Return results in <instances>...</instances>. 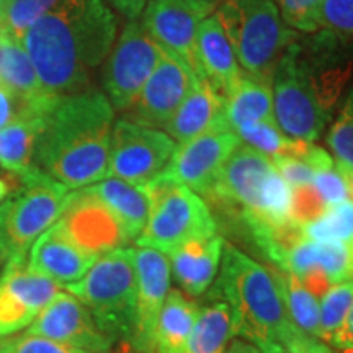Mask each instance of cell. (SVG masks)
<instances>
[{"label":"cell","instance_id":"cell-1","mask_svg":"<svg viewBox=\"0 0 353 353\" xmlns=\"http://www.w3.org/2000/svg\"><path fill=\"white\" fill-rule=\"evenodd\" d=\"M118 20L105 0H59L34 21L21 44L48 95L90 88L95 70L112 51Z\"/></svg>","mask_w":353,"mask_h":353},{"label":"cell","instance_id":"cell-2","mask_svg":"<svg viewBox=\"0 0 353 353\" xmlns=\"http://www.w3.org/2000/svg\"><path fill=\"white\" fill-rule=\"evenodd\" d=\"M114 110L103 92L90 87L56 95L43 113L34 165L69 190L108 176Z\"/></svg>","mask_w":353,"mask_h":353},{"label":"cell","instance_id":"cell-3","mask_svg":"<svg viewBox=\"0 0 353 353\" xmlns=\"http://www.w3.org/2000/svg\"><path fill=\"white\" fill-rule=\"evenodd\" d=\"M214 294L229 307L236 337L260 353H291L306 337L286 311L270 268L224 241Z\"/></svg>","mask_w":353,"mask_h":353},{"label":"cell","instance_id":"cell-4","mask_svg":"<svg viewBox=\"0 0 353 353\" xmlns=\"http://www.w3.org/2000/svg\"><path fill=\"white\" fill-rule=\"evenodd\" d=\"M203 200L236 218L252 239L293 224L290 185L278 174L270 157L242 143Z\"/></svg>","mask_w":353,"mask_h":353},{"label":"cell","instance_id":"cell-5","mask_svg":"<svg viewBox=\"0 0 353 353\" xmlns=\"http://www.w3.org/2000/svg\"><path fill=\"white\" fill-rule=\"evenodd\" d=\"M114 342H131L136 330L134 249L101 255L81 280L64 285Z\"/></svg>","mask_w":353,"mask_h":353},{"label":"cell","instance_id":"cell-6","mask_svg":"<svg viewBox=\"0 0 353 353\" xmlns=\"http://www.w3.org/2000/svg\"><path fill=\"white\" fill-rule=\"evenodd\" d=\"M214 15L244 72L272 82L278 61L296 33L281 19L276 3L224 0Z\"/></svg>","mask_w":353,"mask_h":353},{"label":"cell","instance_id":"cell-7","mask_svg":"<svg viewBox=\"0 0 353 353\" xmlns=\"http://www.w3.org/2000/svg\"><path fill=\"white\" fill-rule=\"evenodd\" d=\"M144 187L151 211L136 239L138 247H151L167 255L190 241L218 234V223L208 203L193 190L161 175Z\"/></svg>","mask_w":353,"mask_h":353},{"label":"cell","instance_id":"cell-8","mask_svg":"<svg viewBox=\"0 0 353 353\" xmlns=\"http://www.w3.org/2000/svg\"><path fill=\"white\" fill-rule=\"evenodd\" d=\"M6 201L0 203V254L3 260L26 255L34 241L52 226L64 208L69 188L41 170H34Z\"/></svg>","mask_w":353,"mask_h":353},{"label":"cell","instance_id":"cell-9","mask_svg":"<svg viewBox=\"0 0 353 353\" xmlns=\"http://www.w3.org/2000/svg\"><path fill=\"white\" fill-rule=\"evenodd\" d=\"M273 113L278 128L291 139L314 143L330 123L332 112L324 107L314 85L299 64L291 41L272 76Z\"/></svg>","mask_w":353,"mask_h":353},{"label":"cell","instance_id":"cell-10","mask_svg":"<svg viewBox=\"0 0 353 353\" xmlns=\"http://www.w3.org/2000/svg\"><path fill=\"white\" fill-rule=\"evenodd\" d=\"M164 52L139 19L128 20L101 69L103 94L114 112L126 113L134 105Z\"/></svg>","mask_w":353,"mask_h":353},{"label":"cell","instance_id":"cell-11","mask_svg":"<svg viewBox=\"0 0 353 353\" xmlns=\"http://www.w3.org/2000/svg\"><path fill=\"white\" fill-rule=\"evenodd\" d=\"M176 145L165 131L120 118L113 125L108 176L144 187L165 169Z\"/></svg>","mask_w":353,"mask_h":353},{"label":"cell","instance_id":"cell-12","mask_svg":"<svg viewBox=\"0 0 353 353\" xmlns=\"http://www.w3.org/2000/svg\"><path fill=\"white\" fill-rule=\"evenodd\" d=\"M216 2L210 0H151L139 20L162 50L180 57L198 79H205L196 52V33ZM206 81V79H205Z\"/></svg>","mask_w":353,"mask_h":353},{"label":"cell","instance_id":"cell-13","mask_svg":"<svg viewBox=\"0 0 353 353\" xmlns=\"http://www.w3.org/2000/svg\"><path fill=\"white\" fill-rule=\"evenodd\" d=\"M63 285L28 267L26 255H15L0 272V337H8L37 319Z\"/></svg>","mask_w":353,"mask_h":353},{"label":"cell","instance_id":"cell-14","mask_svg":"<svg viewBox=\"0 0 353 353\" xmlns=\"http://www.w3.org/2000/svg\"><path fill=\"white\" fill-rule=\"evenodd\" d=\"M239 145L241 139L234 131L206 132L176 145L169 164L159 175L182 183L205 198L213 190L221 169Z\"/></svg>","mask_w":353,"mask_h":353},{"label":"cell","instance_id":"cell-15","mask_svg":"<svg viewBox=\"0 0 353 353\" xmlns=\"http://www.w3.org/2000/svg\"><path fill=\"white\" fill-rule=\"evenodd\" d=\"M56 224L79 247L97 257L131 242L112 211L87 187L69 193Z\"/></svg>","mask_w":353,"mask_h":353},{"label":"cell","instance_id":"cell-16","mask_svg":"<svg viewBox=\"0 0 353 353\" xmlns=\"http://www.w3.org/2000/svg\"><path fill=\"white\" fill-rule=\"evenodd\" d=\"M196 81L195 72L180 57L165 51L138 100L123 118L148 128L164 130Z\"/></svg>","mask_w":353,"mask_h":353},{"label":"cell","instance_id":"cell-17","mask_svg":"<svg viewBox=\"0 0 353 353\" xmlns=\"http://www.w3.org/2000/svg\"><path fill=\"white\" fill-rule=\"evenodd\" d=\"M26 332L88 353H110L117 345V342L99 327L90 311L68 291H59L30 324Z\"/></svg>","mask_w":353,"mask_h":353},{"label":"cell","instance_id":"cell-18","mask_svg":"<svg viewBox=\"0 0 353 353\" xmlns=\"http://www.w3.org/2000/svg\"><path fill=\"white\" fill-rule=\"evenodd\" d=\"M136 267V330L131 345L152 352L156 321L170 291V262L164 252L151 247L134 249Z\"/></svg>","mask_w":353,"mask_h":353},{"label":"cell","instance_id":"cell-19","mask_svg":"<svg viewBox=\"0 0 353 353\" xmlns=\"http://www.w3.org/2000/svg\"><path fill=\"white\" fill-rule=\"evenodd\" d=\"M99 259L79 247L54 223L34 241L30 249L28 267L64 286L81 280Z\"/></svg>","mask_w":353,"mask_h":353},{"label":"cell","instance_id":"cell-20","mask_svg":"<svg viewBox=\"0 0 353 353\" xmlns=\"http://www.w3.org/2000/svg\"><path fill=\"white\" fill-rule=\"evenodd\" d=\"M176 144L188 143L213 131H232L226 114V99L205 79H198L164 128Z\"/></svg>","mask_w":353,"mask_h":353},{"label":"cell","instance_id":"cell-21","mask_svg":"<svg viewBox=\"0 0 353 353\" xmlns=\"http://www.w3.org/2000/svg\"><path fill=\"white\" fill-rule=\"evenodd\" d=\"M224 239L216 236L190 241L167 254L176 283L190 296L198 298L214 283L221 267Z\"/></svg>","mask_w":353,"mask_h":353},{"label":"cell","instance_id":"cell-22","mask_svg":"<svg viewBox=\"0 0 353 353\" xmlns=\"http://www.w3.org/2000/svg\"><path fill=\"white\" fill-rule=\"evenodd\" d=\"M196 52L203 77L224 99H228L236 90L242 77V70L216 15L206 17L201 21L196 33Z\"/></svg>","mask_w":353,"mask_h":353},{"label":"cell","instance_id":"cell-23","mask_svg":"<svg viewBox=\"0 0 353 353\" xmlns=\"http://www.w3.org/2000/svg\"><path fill=\"white\" fill-rule=\"evenodd\" d=\"M87 188L112 211L128 239L131 242L138 239L151 211V200L145 187L107 176Z\"/></svg>","mask_w":353,"mask_h":353},{"label":"cell","instance_id":"cell-24","mask_svg":"<svg viewBox=\"0 0 353 353\" xmlns=\"http://www.w3.org/2000/svg\"><path fill=\"white\" fill-rule=\"evenodd\" d=\"M200 307L195 301L185 298L182 291L170 288L154 327L152 352L183 353Z\"/></svg>","mask_w":353,"mask_h":353},{"label":"cell","instance_id":"cell-25","mask_svg":"<svg viewBox=\"0 0 353 353\" xmlns=\"http://www.w3.org/2000/svg\"><path fill=\"white\" fill-rule=\"evenodd\" d=\"M0 83L26 101L38 103L46 97L23 44L0 28Z\"/></svg>","mask_w":353,"mask_h":353},{"label":"cell","instance_id":"cell-26","mask_svg":"<svg viewBox=\"0 0 353 353\" xmlns=\"http://www.w3.org/2000/svg\"><path fill=\"white\" fill-rule=\"evenodd\" d=\"M43 114L25 118L0 130V165L8 175L25 179L38 167L34 165V151Z\"/></svg>","mask_w":353,"mask_h":353},{"label":"cell","instance_id":"cell-27","mask_svg":"<svg viewBox=\"0 0 353 353\" xmlns=\"http://www.w3.org/2000/svg\"><path fill=\"white\" fill-rule=\"evenodd\" d=\"M226 114L232 131L250 123L275 120L272 82L262 81L242 70L236 90L226 99Z\"/></svg>","mask_w":353,"mask_h":353},{"label":"cell","instance_id":"cell-28","mask_svg":"<svg viewBox=\"0 0 353 353\" xmlns=\"http://www.w3.org/2000/svg\"><path fill=\"white\" fill-rule=\"evenodd\" d=\"M236 337L229 307L219 299L200 307L183 353H226Z\"/></svg>","mask_w":353,"mask_h":353},{"label":"cell","instance_id":"cell-29","mask_svg":"<svg viewBox=\"0 0 353 353\" xmlns=\"http://www.w3.org/2000/svg\"><path fill=\"white\" fill-rule=\"evenodd\" d=\"M270 270L293 324L307 337L319 339V298L314 296L293 273L280 270V268L278 270L270 268Z\"/></svg>","mask_w":353,"mask_h":353},{"label":"cell","instance_id":"cell-30","mask_svg":"<svg viewBox=\"0 0 353 353\" xmlns=\"http://www.w3.org/2000/svg\"><path fill=\"white\" fill-rule=\"evenodd\" d=\"M234 132L239 136L241 143L257 149L259 152L265 154L270 159L280 156L306 159L309 149L312 145V143H306V141L288 138L278 128L275 120L250 123V125L237 128Z\"/></svg>","mask_w":353,"mask_h":353},{"label":"cell","instance_id":"cell-31","mask_svg":"<svg viewBox=\"0 0 353 353\" xmlns=\"http://www.w3.org/2000/svg\"><path fill=\"white\" fill-rule=\"evenodd\" d=\"M304 239L316 242H353V200L329 206L319 218L299 226Z\"/></svg>","mask_w":353,"mask_h":353},{"label":"cell","instance_id":"cell-32","mask_svg":"<svg viewBox=\"0 0 353 353\" xmlns=\"http://www.w3.org/2000/svg\"><path fill=\"white\" fill-rule=\"evenodd\" d=\"M353 304V281L334 285L319 299L321 322L319 341L329 343L334 334L342 327Z\"/></svg>","mask_w":353,"mask_h":353},{"label":"cell","instance_id":"cell-33","mask_svg":"<svg viewBox=\"0 0 353 353\" xmlns=\"http://www.w3.org/2000/svg\"><path fill=\"white\" fill-rule=\"evenodd\" d=\"M59 0H3L0 8V28L21 41L34 21L51 12Z\"/></svg>","mask_w":353,"mask_h":353},{"label":"cell","instance_id":"cell-34","mask_svg":"<svg viewBox=\"0 0 353 353\" xmlns=\"http://www.w3.org/2000/svg\"><path fill=\"white\" fill-rule=\"evenodd\" d=\"M327 145L337 164L353 169V85L330 126Z\"/></svg>","mask_w":353,"mask_h":353},{"label":"cell","instance_id":"cell-35","mask_svg":"<svg viewBox=\"0 0 353 353\" xmlns=\"http://www.w3.org/2000/svg\"><path fill=\"white\" fill-rule=\"evenodd\" d=\"M54 97L56 95H50L43 101L32 103V101H26L21 97L13 94L3 83H0V130L15 121L25 120V118L43 114L50 108Z\"/></svg>","mask_w":353,"mask_h":353},{"label":"cell","instance_id":"cell-36","mask_svg":"<svg viewBox=\"0 0 353 353\" xmlns=\"http://www.w3.org/2000/svg\"><path fill=\"white\" fill-rule=\"evenodd\" d=\"M324 0H278L281 19L291 30L301 33H316L317 17Z\"/></svg>","mask_w":353,"mask_h":353},{"label":"cell","instance_id":"cell-37","mask_svg":"<svg viewBox=\"0 0 353 353\" xmlns=\"http://www.w3.org/2000/svg\"><path fill=\"white\" fill-rule=\"evenodd\" d=\"M317 28L353 39V0H324Z\"/></svg>","mask_w":353,"mask_h":353},{"label":"cell","instance_id":"cell-38","mask_svg":"<svg viewBox=\"0 0 353 353\" xmlns=\"http://www.w3.org/2000/svg\"><path fill=\"white\" fill-rule=\"evenodd\" d=\"M327 208L329 206L325 205L312 183L291 188L290 218L296 226H301V224L319 218Z\"/></svg>","mask_w":353,"mask_h":353},{"label":"cell","instance_id":"cell-39","mask_svg":"<svg viewBox=\"0 0 353 353\" xmlns=\"http://www.w3.org/2000/svg\"><path fill=\"white\" fill-rule=\"evenodd\" d=\"M0 353H88L81 348L64 345L51 339L28 332L13 335L0 343Z\"/></svg>","mask_w":353,"mask_h":353},{"label":"cell","instance_id":"cell-40","mask_svg":"<svg viewBox=\"0 0 353 353\" xmlns=\"http://www.w3.org/2000/svg\"><path fill=\"white\" fill-rule=\"evenodd\" d=\"M275 164L278 174L283 176V180L290 185V188L299 187V185L312 183L314 179V170L306 159L303 157H290L280 156L272 159Z\"/></svg>","mask_w":353,"mask_h":353},{"label":"cell","instance_id":"cell-41","mask_svg":"<svg viewBox=\"0 0 353 353\" xmlns=\"http://www.w3.org/2000/svg\"><path fill=\"white\" fill-rule=\"evenodd\" d=\"M330 345H334L339 350H348L353 348V304L348 311V314L343 321L342 327L334 334V337L329 341Z\"/></svg>","mask_w":353,"mask_h":353},{"label":"cell","instance_id":"cell-42","mask_svg":"<svg viewBox=\"0 0 353 353\" xmlns=\"http://www.w3.org/2000/svg\"><path fill=\"white\" fill-rule=\"evenodd\" d=\"M151 0H108V3L126 20L139 19Z\"/></svg>","mask_w":353,"mask_h":353},{"label":"cell","instance_id":"cell-43","mask_svg":"<svg viewBox=\"0 0 353 353\" xmlns=\"http://www.w3.org/2000/svg\"><path fill=\"white\" fill-rule=\"evenodd\" d=\"M291 353H337L335 350H332L327 343L319 341V339L314 337H304L299 341L296 345H294Z\"/></svg>","mask_w":353,"mask_h":353},{"label":"cell","instance_id":"cell-44","mask_svg":"<svg viewBox=\"0 0 353 353\" xmlns=\"http://www.w3.org/2000/svg\"><path fill=\"white\" fill-rule=\"evenodd\" d=\"M17 185H19V180L15 176H0V203H3L10 196V193L15 190Z\"/></svg>","mask_w":353,"mask_h":353},{"label":"cell","instance_id":"cell-45","mask_svg":"<svg viewBox=\"0 0 353 353\" xmlns=\"http://www.w3.org/2000/svg\"><path fill=\"white\" fill-rule=\"evenodd\" d=\"M226 353H260L257 347L245 341H232L231 345L228 347Z\"/></svg>","mask_w":353,"mask_h":353},{"label":"cell","instance_id":"cell-46","mask_svg":"<svg viewBox=\"0 0 353 353\" xmlns=\"http://www.w3.org/2000/svg\"><path fill=\"white\" fill-rule=\"evenodd\" d=\"M110 353H154V352L139 350V348L131 345L130 342H117V345H114L112 350H110Z\"/></svg>","mask_w":353,"mask_h":353},{"label":"cell","instance_id":"cell-47","mask_svg":"<svg viewBox=\"0 0 353 353\" xmlns=\"http://www.w3.org/2000/svg\"><path fill=\"white\" fill-rule=\"evenodd\" d=\"M337 165H339V169L342 170L343 176H345L348 188H350V193H352V200H353V169H352V167H345V165H341V164H337Z\"/></svg>","mask_w":353,"mask_h":353},{"label":"cell","instance_id":"cell-48","mask_svg":"<svg viewBox=\"0 0 353 353\" xmlns=\"http://www.w3.org/2000/svg\"><path fill=\"white\" fill-rule=\"evenodd\" d=\"M342 353H353V348H348V350H342Z\"/></svg>","mask_w":353,"mask_h":353},{"label":"cell","instance_id":"cell-49","mask_svg":"<svg viewBox=\"0 0 353 353\" xmlns=\"http://www.w3.org/2000/svg\"><path fill=\"white\" fill-rule=\"evenodd\" d=\"M2 263H6V260H3V257H2V254H0V265Z\"/></svg>","mask_w":353,"mask_h":353},{"label":"cell","instance_id":"cell-50","mask_svg":"<svg viewBox=\"0 0 353 353\" xmlns=\"http://www.w3.org/2000/svg\"><path fill=\"white\" fill-rule=\"evenodd\" d=\"M2 6H3V0H0V8H2Z\"/></svg>","mask_w":353,"mask_h":353},{"label":"cell","instance_id":"cell-51","mask_svg":"<svg viewBox=\"0 0 353 353\" xmlns=\"http://www.w3.org/2000/svg\"><path fill=\"white\" fill-rule=\"evenodd\" d=\"M210 2H216V0H210Z\"/></svg>","mask_w":353,"mask_h":353}]
</instances>
